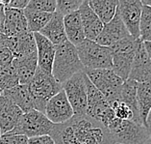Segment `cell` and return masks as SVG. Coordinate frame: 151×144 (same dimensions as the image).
I'll list each match as a JSON object with an SVG mask.
<instances>
[{"instance_id":"cell-36","label":"cell","mask_w":151,"mask_h":144,"mask_svg":"<svg viewBox=\"0 0 151 144\" xmlns=\"http://www.w3.org/2000/svg\"><path fill=\"white\" fill-rule=\"evenodd\" d=\"M28 144H56L50 135H42L28 138Z\"/></svg>"},{"instance_id":"cell-4","label":"cell","mask_w":151,"mask_h":144,"mask_svg":"<svg viewBox=\"0 0 151 144\" xmlns=\"http://www.w3.org/2000/svg\"><path fill=\"white\" fill-rule=\"evenodd\" d=\"M80 61L86 70H112V51L95 41L85 39L76 46Z\"/></svg>"},{"instance_id":"cell-38","label":"cell","mask_w":151,"mask_h":144,"mask_svg":"<svg viewBox=\"0 0 151 144\" xmlns=\"http://www.w3.org/2000/svg\"><path fill=\"white\" fill-rule=\"evenodd\" d=\"M9 46V37L4 33H0V49H8Z\"/></svg>"},{"instance_id":"cell-33","label":"cell","mask_w":151,"mask_h":144,"mask_svg":"<svg viewBox=\"0 0 151 144\" xmlns=\"http://www.w3.org/2000/svg\"><path fill=\"white\" fill-rule=\"evenodd\" d=\"M0 144H28V138L24 135L7 134L0 136Z\"/></svg>"},{"instance_id":"cell-2","label":"cell","mask_w":151,"mask_h":144,"mask_svg":"<svg viewBox=\"0 0 151 144\" xmlns=\"http://www.w3.org/2000/svg\"><path fill=\"white\" fill-rule=\"evenodd\" d=\"M76 47L68 41L56 46L52 67V76L62 85L76 73L84 72Z\"/></svg>"},{"instance_id":"cell-31","label":"cell","mask_w":151,"mask_h":144,"mask_svg":"<svg viewBox=\"0 0 151 144\" xmlns=\"http://www.w3.org/2000/svg\"><path fill=\"white\" fill-rule=\"evenodd\" d=\"M57 1L55 0H30L25 9L36 12L54 14L56 12Z\"/></svg>"},{"instance_id":"cell-32","label":"cell","mask_w":151,"mask_h":144,"mask_svg":"<svg viewBox=\"0 0 151 144\" xmlns=\"http://www.w3.org/2000/svg\"><path fill=\"white\" fill-rule=\"evenodd\" d=\"M82 3V0H58L56 12L67 17L68 15L78 12Z\"/></svg>"},{"instance_id":"cell-26","label":"cell","mask_w":151,"mask_h":144,"mask_svg":"<svg viewBox=\"0 0 151 144\" xmlns=\"http://www.w3.org/2000/svg\"><path fill=\"white\" fill-rule=\"evenodd\" d=\"M119 101L125 103V104L130 106L135 113L137 123L142 125L141 122V118H139L137 104V82L136 81L131 79H127L124 81L122 88H121Z\"/></svg>"},{"instance_id":"cell-24","label":"cell","mask_w":151,"mask_h":144,"mask_svg":"<svg viewBox=\"0 0 151 144\" xmlns=\"http://www.w3.org/2000/svg\"><path fill=\"white\" fill-rule=\"evenodd\" d=\"M89 5L103 24L110 23L116 14L117 0H90Z\"/></svg>"},{"instance_id":"cell-23","label":"cell","mask_w":151,"mask_h":144,"mask_svg":"<svg viewBox=\"0 0 151 144\" xmlns=\"http://www.w3.org/2000/svg\"><path fill=\"white\" fill-rule=\"evenodd\" d=\"M64 25L67 39L73 46H78L86 39L79 12L64 17Z\"/></svg>"},{"instance_id":"cell-28","label":"cell","mask_w":151,"mask_h":144,"mask_svg":"<svg viewBox=\"0 0 151 144\" xmlns=\"http://www.w3.org/2000/svg\"><path fill=\"white\" fill-rule=\"evenodd\" d=\"M19 84L17 73L13 66L6 68L0 72V89L6 91L17 86Z\"/></svg>"},{"instance_id":"cell-3","label":"cell","mask_w":151,"mask_h":144,"mask_svg":"<svg viewBox=\"0 0 151 144\" xmlns=\"http://www.w3.org/2000/svg\"><path fill=\"white\" fill-rule=\"evenodd\" d=\"M142 42L141 39L137 40L128 36L110 47L112 51L113 72L124 81L128 79L135 55Z\"/></svg>"},{"instance_id":"cell-5","label":"cell","mask_w":151,"mask_h":144,"mask_svg":"<svg viewBox=\"0 0 151 144\" xmlns=\"http://www.w3.org/2000/svg\"><path fill=\"white\" fill-rule=\"evenodd\" d=\"M28 86L33 98L34 108L42 113H45L47 102L63 90V85L54 79L52 75L39 69Z\"/></svg>"},{"instance_id":"cell-12","label":"cell","mask_w":151,"mask_h":144,"mask_svg":"<svg viewBox=\"0 0 151 144\" xmlns=\"http://www.w3.org/2000/svg\"><path fill=\"white\" fill-rule=\"evenodd\" d=\"M45 114L54 125L67 123L74 116V111L64 90L60 91L47 102Z\"/></svg>"},{"instance_id":"cell-25","label":"cell","mask_w":151,"mask_h":144,"mask_svg":"<svg viewBox=\"0 0 151 144\" xmlns=\"http://www.w3.org/2000/svg\"><path fill=\"white\" fill-rule=\"evenodd\" d=\"M137 104L142 126L151 109V83H137Z\"/></svg>"},{"instance_id":"cell-39","label":"cell","mask_w":151,"mask_h":144,"mask_svg":"<svg viewBox=\"0 0 151 144\" xmlns=\"http://www.w3.org/2000/svg\"><path fill=\"white\" fill-rule=\"evenodd\" d=\"M145 129L147 130L149 134V136L151 137V109L148 113V115H147V118H146V121H145Z\"/></svg>"},{"instance_id":"cell-44","label":"cell","mask_w":151,"mask_h":144,"mask_svg":"<svg viewBox=\"0 0 151 144\" xmlns=\"http://www.w3.org/2000/svg\"><path fill=\"white\" fill-rule=\"evenodd\" d=\"M0 136H1V132H0Z\"/></svg>"},{"instance_id":"cell-9","label":"cell","mask_w":151,"mask_h":144,"mask_svg":"<svg viewBox=\"0 0 151 144\" xmlns=\"http://www.w3.org/2000/svg\"><path fill=\"white\" fill-rule=\"evenodd\" d=\"M87 85V112L89 117L101 123L103 126H108L116 118L114 111L106 98L103 96L98 89L91 82L89 77H86Z\"/></svg>"},{"instance_id":"cell-40","label":"cell","mask_w":151,"mask_h":144,"mask_svg":"<svg viewBox=\"0 0 151 144\" xmlns=\"http://www.w3.org/2000/svg\"><path fill=\"white\" fill-rule=\"evenodd\" d=\"M143 45H145V50L147 54H148V56L151 60V42H143Z\"/></svg>"},{"instance_id":"cell-22","label":"cell","mask_w":151,"mask_h":144,"mask_svg":"<svg viewBox=\"0 0 151 144\" xmlns=\"http://www.w3.org/2000/svg\"><path fill=\"white\" fill-rule=\"evenodd\" d=\"M2 93L7 96L14 105H17L22 110L23 113H27L31 111V110L35 109L33 98L28 85L18 84L17 86L12 88V89L3 91Z\"/></svg>"},{"instance_id":"cell-42","label":"cell","mask_w":151,"mask_h":144,"mask_svg":"<svg viewBox=\"0 0 151 144\" xmlns=\"http://www.w3.org/2000/svg\"><path fill=\"white\" fill-rule=\"evenodd\" d=\"M142 144H151V137H149V138L147 139L145 143H142Z\"/></svg>"},{"instance_id":"cell-8","label":"cell","mask_w":151,"mask_h":144,"mask_svg":"<svg viewBox=\"0 0 151 144\" xmlns=\"http://www.w3.org/2000/svg\"><path fill=\"white\" fill-rule=\"evenodd\" d=\"M85 73L110 105L119 101L124 80L116 75L113 70H86Z\"/></svg>"},{"instance_id":"cell-37","label":"cell","mask_w":151,"mask_h":144,"mask_svg":"<svg viewBox=\"0 0 151 144\" xmlns=\"http://www.w3.org/2000/svg\"><path fill=\"white\" fill-rule=\"evenodd\" d=\"M5 28V6L0 0V33H4Z\"/></svg>"},{"instance_id":"cell-21","label":"cell","mask_w":151,"mask_h":144,"mask_svg":"<svg viewBox=\"0 0 151 144\" xmlns=\"http://www.w3.org/2000/svg\"><path fill=\"white\" fill-rule=\"evenodd\" d=\"M40 34L48 39L54 46H58L68 41L65 31L64 16L60 13L55 12L48 23L40 30Z\"/></svg>"},{"instance_id":"cell-20","label":"cell","mask_w":151,"mask_h":144,"mask_svg":"<svg viewBox=\"0 0 151 144\" xmlns=\"http://www.w3.org/2000/svg\"><path fill=\"white\" fill-rule=\"evenodd\" d=\"M29 31L24 10H17L5 7V28L4 34L14 37Z\"/></svg>"},{"instance_id":"cell-14","label":"cell","mask_w":151,"mask_h":144,"mask_svg":"<svg viewBox=\"0 0 151 144\" xmlns=\"http://www.w3.org/2000/svg\"><path fill=\"white\" fill-rule=\"evenodd\" d=\"M128 36H130V34L116 12L115 17L110 23L104 24V27L95 42L103 47H111Z\"/></svg>"},{"instance_id":"cell-10","label":"cell","mask_w":151,"mask_h":144,"mask_svg":"<svg viewBox=\"0 0 151 144\" xmlns=\"http://www.w3.org/2000/svg\"><path fill=\"white\" fill-rule=\"evenodd\" d=\"M86 73L80 72L63 84V90L71 105L74 115H83L87 112V85Z\"/></svg>"},{"instance_id":"cell-27","label":"cell","mask_w":151,"mask_h":144,"mask_svg":"<svg viewBox=\"0 0 151 144\" xmlns=\"http://www.w3.org/2000/svg\"><path fill=\"white\" fill-rule=\"evenodd\" d=\"M24 15L28 23L29 31L32 33H40V30L48 23L53 14L36 12V11L24 9Z\"/></svg>"},{"instance_id":"cell-35","label":"cell","mask_w":151,"mask_h":144,"mask_svg":"<svg viewBox=\"0 0 151 144\" xmlns=\"http://www.w3.org/2000/svg\"><path fill=\"white\" fill-rule=\"evenodd\" d=\"M5 7L17 10H24L27 7L29 0H1Z\"/></svg>"},{"instance_id":"cell-6","label":"cell","mask_w":151,"mask_h":144,"mask_svg":"<svg viewBox=\"0 0 151 144\" xmlns=\"http://www.w3.org/2000/svg\"><path fill=\"white\" fill-rule=\"evenodd\" d=\"M53 128L54 124L49 121L45 113L33 109L27 113H23L17 126L9 132V135H24L27 138H31L36 136L50 135Z\"/></svg>"},{"instance_id":"cell-30","label":"cell","mask_w":151,"mask_h":144,"mask_svg":"<svg viewBox=\"0 0 151 144\" xmlns=\"http://www.w3.org/2000/svg\"><path fill=\"white\" fill-rule=\"evenodd\" d=\"M111 108L113 109L116 118H117V119L134 121L137 123L134 111L132 110L130 106L125 104V103L121 102V101H116L111 105Z\"/></svg>"},{"instance_id":"cell-11","label":"cell","mask_w":151,"mask_h":144,"mask_svg":"<svg viewBox=\"0 0 151 144\" xmlns=\"http://www.w3.org/2000/svg\"><path fill=\"white\" fill-rule=\"evenodd\" d=\"M142 7V3L139 0H119L117 1V14L130 36L137 40L141 39L139 23H141Z\"/></svg>"},{"instance_id":"cell-7","label":"cell","mask_w":151,"mask_h":144,"mask_svg":"<svg viewBox=\"0 0 151 144\" xmlns=\"http://www.w3.org/2000/svg\"><path fill=\"white\" fill-rule=\"evenodd\" d=\"M107 129L116 144H142L150 137L145 127L134 121L115 118Z\"/></svg>"},{"instance_id":"cell-34","label":"cell","mask_w":151,"mask_h":144,"mask_svg":"<svg viewBox=\"0 0 151 144\" xmlns=\"http://www.w3.org/2000/svg\"><path fill=\"white\" fill-rule=\"evenodd\" d=\"M14 59V55L9 49H0V72L12 66Z\"/></svg>"},{"instance_id":"cell-43","label":"cell","mask_w":151,"mask_h":144,"mask_svg":"<svg viewBox=\"0 0 151 144\" xmlns=\"http://www.w3.org/2000/svg\"><path fill=\"white\" fill-rule=\"evenodd\" d=\"M2 92H3V91H2L1 89H0V96H1V94H2Z\"/></svg>"},{"instance_id":"cell-29","label":"cell","mask_w":151,"mask_h":144,"mask_svg":"<svg viewBox=\"0 0 151 144\" xmlns=\"http://www.w3.org/2000/svg\"><path fill=\"white\" fill-rule=\"evenodd\" d=\"M139 36L142 42H151V7H142L139 23Z\"/></svg>"},{"instance_id":"cell-19","label":"cell","mask_w":151,"mask_h":144,"mask_svg":"<svg viewBox=\"0 0 151 144\" xmlns=\"http://www.w3.org/2000/svg\"><path fill=\"white\" fill-rule=\"evenodd\" d=\"M12 66L17 73L19 84L28 85L38 70V55L33 53L28 56L14 58Z\"/></svg>"},{"instance_id":"cell-15","label":"cell","mask_w":151,"mask_h":144,"mask_svg":"<svg viewBox=\"0 0 151 144\" xmlns=\"http://www.w3.org/2000/svg\"><path fill=\"white\" fill-rule=\"evenodd\" d=\"M128 79L134 80L137 83H151V60L143 42L139 45L135 55Z\"/></svg>"},{"instance_id":"cell-18","label":"cell","mask_w":151,"mask_h":144,"mask_svg":"<svg viewBox=\"0 0 151 144\" xmlns=\"http://www.w3.org/2000/svg\"><path fill=\"white\" fill-rule=\"evenodd\" d=\"M8 49L12 51L14 58L28 56L37 52V44L34 33L30 31L17 36L9 37Z\"/></svg>"},{"instance_id":"cell-1","label":"cell","mask_w":151,"mask_h":144,"mask_svg":"<svg viewBox=\"0 0 151 144\" xmlns=\"http://www.w3.org/2000/svg\"><path fill=\"white\" fill-rule=\"evenodd\" d=\"M50 136L56 144H116L108 129L87 114L54 125Z\"/></svg>"},{"instance_id":"cell-17","label":"cell","mask_w":151,"mask_h":144,"mask_svg":"<svg viewBox=\"0 0 151 144\" xmlns=\"http://www.w3.org/2000/svg\"><path fill=\"white\" fill-rule=\"evenodd\" d=\"M78 12L83 24L85 38L90 41H95L101 33L104 24L90 7L89 1L87 0L83 1Z\"/></svg>"},{"instance_id":"cell-45","label":"cell","mask_w":151,"mask_h":144,"mask_svg":"<svg viewBox=\"0 0 151 144\" xmlns=\"http://www.w3.org/2000/svg\"></svg>"},{"instance_id":"cell-41","label":"cell","mask_w":151,"mask_h":144,"mask_svg":"<svg viewBox=\"0 0 151 144\" xmlns=\"http://www.w3.org/2000/svg\"><path fill=\"white\" fill-rule=\"evenodd\" d=\"M142 5H143V6L151 7V0H142Z\"/></svg>"},{"instance_id":"cell-16","label":"cell","mask_w":151,"mask_h":144,"mask_svg":"<svg viewBox=\"0 0 151 144\" xmlns=\"http://www.w3.org/2000/svg\"><path fill=\"white\" fill-rule=\"evenodd\" d=\"M37 44L38 69L49 75H52V67L55 57L56 46L40 33H34Z\"/></svg>"},{"instance_id":"cell-13","label":"cell","mask_w":151,"mask_h":144,"mask_svg":"<svg viewBox=\"0 0 151 144\" xmlns=\"http://www.w3.org/2000/svg\"><path fill=\"white\" fill-rule=\"evenodd\" d=\"M22 115V110L2 93L0 96V132H1V135L12 132Z\"/></svg>"}]
</instances>
